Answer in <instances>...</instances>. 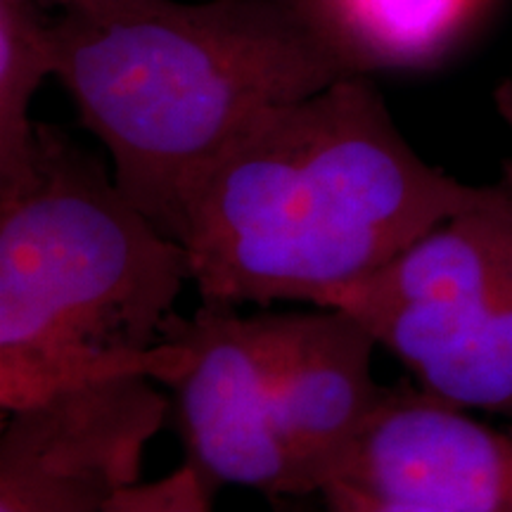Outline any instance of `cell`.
I'll use <instances>...</instances> for the list:
<instances>
[{"mask_svg": "<svg viewBox=\"0 0 512 512\" xmlns=\"http://www.w3.org/2000/svg\"><path fill=\"white\" fill-rule=\"evenodd\" d=\"M479 185L422 159L368 74L254 121L178 200L200 302L320 306L456 214Z\"/></svg>", "mask_w": 512, "mask_h": 512, "instance_id": "1", "label": "cell"}, {"mask_svg": "<svg viewBox=\"0 0 512 512\" xmlns=\"http://www.w3.org/2000/svg\"><path fill=\"white\" fill-rule=\"evenodd\" d=\"M53 41L81 126L169 238L185 185L240 133L351 76L290 0H76Z\"/></svg>", "mask_w": 512, "mask_h": 512, "instance_id": "2", "label": "cell"}, {"mask_svg": "<svg viewBox=\"0 0 512 512\" xmlns=\"http://www.w3.org/2000/svg\"><path fill=\"white\" fill-rule=\"evenodd\" d=\"M185 285L181 242L98 157L38 121L29 164L0 185L3 413L117 377L169 387L190 363L166 337Z\"/></svg>", "mask_w": 512, "mask_h": 512, "instance_id": "3", "label": "cell"}, {"mask_svg": "<svg viewBox=\"0 0 512 512\" xmlns=\"http://www.w3.org/2000/svg\"><path fill=\"white\" fill-rule=\"evenodd\" d=\"M320 306L354 316L427 394L512 418V159L463 209Z\"/></svg>", "mask_w": 512, "mask_h": 512, "instance_id": "4", "label": "cell"}, {"mask_svg": "<svg viewBox=\"0 0 512 512\" xmlns=\"http://www.w3.org/2000/svg\"><path fill=\"white\" fill-rule=\"evenodd\" d=\"M166 337L190 349L166 387L185 463L214 486L302 498L275 420V311L200 302L176 313Z\"/></svg>", "mask_w": 512, "mask_h": 512, "instance_id": "5", "label": "cell"}, {"mask_svg": "<svg viewBox=\"0 0 512 512\" xmlns=\"http://www.w3.org/2000/svg\"><path fill=\"white\" fill-rule=\"evenodd\" d=\"M166 422L171 396L147 377L83 384L5 413L0 512H100L143 479Z\"/></svg>", "mask_w": 512, "mask_h": 512, "instance_id": "6", "label": "cell"}, {"mask_svg": "<svg viewBox=\"0 0 512 512\" xmlns=\"http://www.w3.org/2000/svg\"><path fill=\"white\" fill-rule=\"evenodd\" d=\"M337 482L441 512H512V432L415 382L384 384Z\"/></svg>", "mask_w": 512, "mask_h": 512, "instance_id": "7", "label": "cell"}, {"mask_svg": "<svg viewBox=\"0 0 512 512\" xmlns=\"http://www.w3.org/2000/svg\"><path fill=\"white\" fill-rule=\"evenodd\" d=\"M375 349L339 309L275 311V418L302 498L337 482L380 399Z\"/></svg>", "mask_w": 512, "mask_h": 512, "instance_id": "8", "label": "cell"}, {"mask_svg": "<svg viewBox=\"0 0 512 512\" xmlns=\"http://www.w3.org/2000/svg\"><path fill=\"white\" fill-rule=\"evenodd\" d=\"M351 74L425 72L482 29L496 0H290Z\"/></svg>", "mask_w": 512, "mask_h": 512, "instance_id": "9", "label": "cell"}, {"mask_svg": "<svg viewBox=\"0 0 512 512\" xmlns=\"http://www.w3.org/2000/svg\"><path fill=\"white\" fill-rule=\"evenodd\" d=\"M53 19L36 0H0V185L29 164L38 121L31 117L41 83L55 79Z\"/></svg>", "mask_w": 512, "mask_h": 512, "instance_id": "10", "label": "cell"}, {"mask_svg": "<svg viewBox=\"0 0 512 512\" xmlns=\"http://www.w3.org/2000/svg\"><path fill=\"white\" fill-rule=\"evenodd\" d=\"M162 501L157 512H211L214 484L190 463L178 465L174 472L162 477Z\"/></svg>", "mask_w": 512, "mask_h": 512, "instance_id": "11", "label": "cell"}, {"mask_svg": "<svg viewBox=\"0 0 512 512\" xmlns=\"http://www.w3.org/2000/svg\"><path fill=\"white\" fill-rule=\"evenodd\" d=\"M325 503V512H441L432 508H422V505L389 501L368 494V491L356 489V486L337 482L330 484L328 489L320 494Z\"/></svg>", "mask_w": 512, "mask_h": 512, "instance_id": "12", "label": "cell"}, {"mask_svg": "<svg viewBox=\"0 0 512 512\" xmlns=\"http://www.w3.org/2000/svg\"><path fill=\"white\" fill-rule=\"evenodd\" d=\"M164 482L162 477L145 482L140 479L138 484L126 486L100 512H157L159 501H162Z\"/></svg>", "mask_w": 512, "mask_h": 512, "instance_id": "13", "label": "cell"}, {"mask_svg": "<svg viewBox=\"0 0 512 512\" xmlns=\"http://www.w3.org/2000/svg\"><path fill=\"white\" fill-rule=\"evenodd\" d=\"M38 5H41V8H57V10H62V8H67V5H72V3H76V0H36Z\"/></svg>", "mask_w": 512, "mask_h": 512, "instance_id": "14", "label": "cell"}, {"mask_svg": "<svg viewBox=\"0 0 512 512\" xmlns=\"http://www.w3.org/2000/svg\"><path fill=\"white\" fill-rule=\"evenodd\" d=\"M508 105L512 107V95H508ZM510 112H512V110H510Z\"/></svg>", "mask_w": 512, "mask_h": 512, "instance_id": "15", "label": "cell"}]
</instances>
